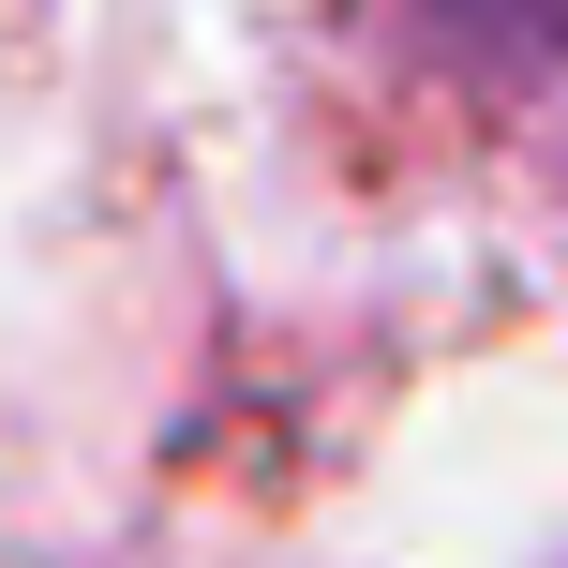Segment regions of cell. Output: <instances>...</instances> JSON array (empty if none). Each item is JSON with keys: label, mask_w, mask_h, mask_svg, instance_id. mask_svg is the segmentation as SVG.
I'll return each instance as SVG.
<instances>
[{"label": "cell", "mask_w": 568, "mask_h": 568, "mask_svg": "<svg viewBox=\"0 0 568 568\" xmlns=\"http://www.w3.org/2000/svg\"><path fill=\"white\" fill-rule=\"evenodd\" d=\"M419 30L479 75H554L568 60V0H419Z\"/></svg>", "instance_id": "obj_1"}]
</instances>
